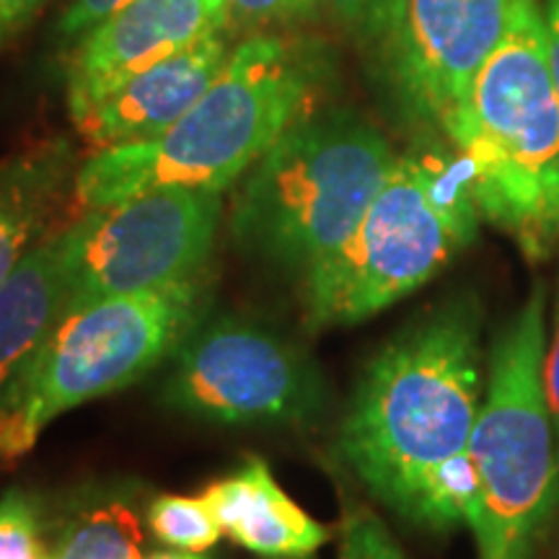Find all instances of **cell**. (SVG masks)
<instances>
[{"label": "cell", "instance_id": "2e32d148", "mask_svg": "<svg viewBox=\"0 0 559 559\" xmlns=\"http://www.w3.org/2000/svg\"><path fill=\"white\" fill-rule=\"evenodd\" d=\"M404 156L415 169L425 200L456 247H469L481 223L477 169L472 158L438 132H419Z\"/></svg>", "mask_w": 559, "mask_h": 559}, {"label": "cell", "instance_id": "44dd1931", "mask_svg": "<svg viewBox=\"0 0 559 559\" xmlns=\"http://www.w3.org/2000/svg\"><path fill=\"white\" fill-rule=\"evenodd\" d=\"M340 559H404L373 510L353 506L342 521Z\"/></svg>", "mask_w": 559, "mask_h": 559}, {"label": "cell", "instance_id": "7a4b0ae2", "mask_svg": "<svg viewBox=\"0 0 559 559\" xmlns=\"http://www.w3.org/2000/svg\"><path fill=\"white\" fill-rule=\"evenodd\" d=\"M326 70L319 45L254 34L230 50L207 94L169 130L96 151L75 174V198L94 210L160 187L226 192L311 115Z\"/></svg>", "mask_w": 559, "mask_h": 559}, {"label": "cell", "instance_id": "ac0fdd59", "mask_svg": "<svg viewBox=\"0 0 559 559\" xmlns=\"http://www.w3.org/2000/svg\"><path fill=\"white\" fill-rule=\"evenodd\" d=\"M481 502V479L469 451H459L432 466L419 492L412 523L432 531L472 526Z\"/></svg>", "mask_w": 559, "mask_h": 559}, {"label": "cell", "instance_id": "484cf974", "mask_svg": "<svg viewBox=\"0 0 559 559\" xmlns=\"http://www.w3.org/2000/svg\"><path fill=\"white\" fill-rule=\"evenodd\" d=\"M544 383H547V400H549L551 419H555L557 449H559V285H557L555 334H551V345L547 349V360H544Z\"/></svg>", "mask_w": 559, "mask_h": 559}, {"label": "cell", "instance_id": "83f0119b", "mask_svg": "<svg viewBox=\"0 0 559 559\" xmlns=\"http://www.w3.org/2000/svg\"><path fill=\"white\" fill-rule=\"evenodd\" d=\"M145 559H207L202 551H185V549H164V551H153Z\"/></svg>", "mask_w": 559, "mask_h": 559}, {"label": "cell", "instance_id": "d6986e66", "mask_svg": "<svg viewBox=\"0 0 559 559\" xmlns=\"http://www.w3.org/2000/svg\"><path fill=\"white\" fill-rule=\"evenodd\" d=\"M148 528L160 544L185 551H207L223 536L207 502L187 495H158L148 508Z\"/></svg>", "mask_w": 559, "mask_h": 559}, {"label": "cell", "instance_id": "3957f363", "mask_svg": "<svg viewBox=\"0 0 559 559\" xmlns=\"http://www.w3.org/2000/svg\"><path fill=\"white\" fill-rule=\"evenodd\" d=\"M443 135L477 169L481 218L528 262L547 260L559 247V96L539 0H519Z\"/></svg>", "mask_w": 559, "mask_h": 559}, {"label": "cell", "instance_id": "603a6c76", "mask_svg": "<svg viewBox=\"0 0 559 559\" xmlns=\"http://www.w3.org/2000/svg\"><path fill=\"white\" fill-rule=\"evenodd\" d=\"M317 9L319 16H330L355 37L373 41L386 16L389 0H317Z\"/></svg>", "mask_w": 559, "mask_h": 559}, {"label": "cell", "instance_id": "5b68a950", "mask_svg": "<svg viewBox=\"0 0 559 559\" xmlns=\"http://www.w3.org/2000/svg\"><path fill=\"white\" fill-rule=\"evenodd\" d=\"M210 304V272L62 311L0 407V461L26 456L52 419L148 376Z\"/></svg>", "mask_w": 559, "mask_h": 559}, {"label": "cell", "instance_id": "4fadbf2b", "mask_svg": "<svg viewBox=\"0 0 559 559\" xmlns=\"http://www.w3.org/2000/svg\"><path fill=\"white\" fill-rule=\"evenodd\" d=\"M200 498L223 534L257 557L309 559L332 536L280 489L262 459H251L243 469L213 481Z\"/></svg>", "mask_w": 559, "mask_h": 559}, {"label": "cell", "instance_id": "6da1fadb", "mask_svg": "<svg viewBox=\"0 0 559 559\" xmlns=\"http://www.w3.org/2000/svg\"><path fill=\"white\" fill-rule=\"evenodd\" d=\"M481 407V309L456 296L373 355L340 428L349 469L412 521L425 479L466 451Z\"/></svg>", "mask_w": 559, "mask_h": 559}, {"label": "cell", "instance_id": "7402d4cb", "mask_svg": "<svg viewBox=\"0 0 559 559\" xmlns=\"http://www.w3.org/2000/svg\"><path fill=\"white\" fill-rule=\"evenodd\" d=\"M228 24L262 29L275 24H298L319 16L317 0H226Z\"/></svg>", "mask_w": 559, "mask_h": 559}, {"label": "cell", "instance_id": "7c38bea8", "mask_svg": "<svg viewBox=\"0 0 559 559\" xmlns=\"http://www.w3.org/2000/svg\"><path fill=\"white\" fill-rule=\"evenodd\" d=\"M228 55L223 34H213L120 83L73 120L75 128L94 151L156 138L207 94Z\"/></svg>", "mask_w": 559, "mask_h": 559}, {"label": "cell", "instance_id": "cb8c5ba5", "mask_svg": "<svg viewBox=\"0 0 559 559\" xmlns=\"http://www.w3.org/2000/svg\"><path fill=\"white\" fill-rule=\"evenodd\" d=\"M124 3H130V0H73L60 16L58 29L66 37H81L115 11H120Z\"/></svg>", "mask_w": 559, "mask_h": 559}, {"label": "cell", "instance_id": "8fae6325", "mask_svg": "<svg viewBox=\"0 0 559 559\" xmlns=\"http://www.w3.org/2000/svg\"><path fill=\"white\" fill-rule=\"evenodd\" d=\"M226 26V0H130L81 34L70 55V117L79 120L140 70L223 34Z\"/></svg>", "mask_w": 559, "mask_h": 559}, {"label": "cell", "instance_id": "277c9868", "mask_svg": "<svg viewBox=\"0 0 559 559\" xmlns=\"http://www.w3.org/2000/svg\"><path fill=\"white\" fill-rule=\"evenodd\" d=\"M396 158L353 111H311L241 177L230 234L247 254L304 275L353 236Z\"/></svg>", "mask_w": 559, "mask_h": 559}, {"label": "cell", "instance_id": "9c48e42d", "mask_svg": "<svg viewBox=\"0 0 559 559\" xmlns=\"http://www.w3.org/2000/svg\"><path fill=\"white\" fill-rule=\"evenodd\" d=\"M164 402L226 425L309 423L326 404L317 362L293 342L241 319L198 324L171 355Z\"/></svg>", "mask_w": 559, "mask_h": 559}, {"label": "cell", "instance_id": "e0dca14e", "mask_svg": "<svg viewBox=\"0 0 559 559\" xmlns=\"http://www.w3.org/2000/svg\"><path fill=\"white\" fill-rule=\"evenodd\" d=\"M50 559H145L135 508L124 500H102L81 510L62 526Z\"/></svg>", "mask_w": 559, "mask_h": 559}, {"label": "cell", "instance_id": "8992f818", "mask_svg": "<svg viewBox=\"0 0 559 559\" xmlns=\"http://www.w3.org/2000/svg\"><path fill=\"white\" fill-rule=\"evenodd\" d=\"M547 293L536 283L489 349L487 394L469 436L481 479L479 559H526L559 502V449L544 360Z\"/></svg>", "mask_w": 559, "mask_h": 559}, {"label": "cell", "instance_id": "4316f807", "mask_svg": "<svg viewBox=\"0 0 559 559\" xmlns=\"http://www.w3.org/2000/svg\"><path fill=\"white\" fill-rule=\"evenodd\" d=\"M544 13V34H547V58L551 81H555L557 96H559V0H547L542 5Z\"/></svg>", "mask_w": 559, "mask_h": 559}, {"label": "cell", "instance_id": "9a60e30c", "mask_svg": "<svg viewBox=\"0 0 559 559\" xmlns=\"http://www.w3.org/2000/svg\"><path fill=\"white\" fill-rule=\"evenodd\" d=\"M66 309V270L50 234L0 285V407Z\"/></svg>", "mask_w": 559, "mask_h": 559}, {"label": "cell", "instance_id": "d4e9b609", "mask_svg": "<svg viewBox=\"0 0 559 559\" xmlns=\"http://www.w3.org/2000/svg\"><path fill=\"white\" fill-rule=\"evenodd\" d=\"M50 0H0V50L9 47Z\"/></svg>", "mask_w": 559, "mask_h": 559}, {"label": "cell", "instance_id": "ffe728a7", "mask_svg": "<svg viewBox=\"0 0 559 559\" xmlns=\"http://www.w3.org/2000/svg\"><path fill=\"white\" fill-rule=\"evenodd\" d=\"M0 559H50L37 502L16 487L0 498Z\"/></svg>", "mask_w": 559, "mask_h": 559}, {"label": "cell", "instance_id": "52a82bcc", "mask_svg": "<svg viewBox=\"0 0 559 559\" xmlns=\"http://www.w3.org/2000/svg\"><path fill=\"white\" fill-rule=\"evenodd\" d=\"M223 192L160 187L86 210L60 230L66 309L135 296L207 270Z\"/></svg>", "mask_w": 559, "mask_h": 559}, {"label": "cell", "instance_id": "ba28073f", "mask_svg": "<svg viewBox=\"0 0 559 559\" xmlns=\"http://www.w3.org/2000/svg\"><path fill=\"white\" fill-rule=\"evenodd\" d=\"M456 251L402 153L353 236L304 272L306 321L326 330L376 317L436 277Z\"/></svg>", "mask_w": 559, "mask_h": 559}, {"label": "cell", "instance_id": "5bb4252c", "mask_svg": "<svg viewBox=\"0 0 559 559\" xmlns=\"http://www.w3.org/2000/svg\"><path fill=\"white\" fill-rule=\"evenodd\" d=\"M73 148L45 140L0 160V285L47 239L73 177Z\"/></svg>", "mask_w": 559, "mask_h": 559}, {"label": "cell", "instance_id": "30bf717a", "mask_svg": "<svg viewBox=\"0 0 559 559\" xmlns=\"http://www.w3.org/2000/svg\"><path fill=\"white\" fill-rule=\"evenodd\" d=\"M515 5L519 0H389L370 45L404 120L443 135L474 75L506 37Z\"/></svg>", "mask_w": 559, "mask_h": 559}]
</instances>
